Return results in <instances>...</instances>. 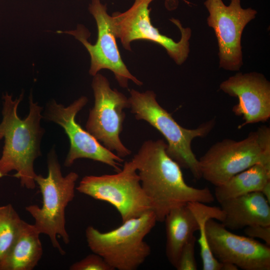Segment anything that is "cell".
Returning <instances> with one entry per match:
<instances>
[{
	"mask_svg": "<svg viewBox=\"0 0 270 270\" xmlns=\"http://www.w3.org/2000/svg\"></svg>",
	"mask_w": 270,
	"mask_h": 270,
	"instance_id": "484cf974",
	"label": "cell"
},
{
	"mask_svg": "<svg viewBox=\"0 0 270 270\" xmlns=\"http://www.w3.org/2000/svg\"><path fill=\"white\" fill-rule=\"evenodd\" d=\"M224 213L220 207L193 202L172 210L166 216V258L176 268L186 243L199 230L202 222L210 219L222 222Z\"/></svg>",
	"mask_w": 270,
	"mask_h": 270,
	"instance_id": "9a60e30c",
	"label": "cell"
},
{
	"mask_svg": "<svg viewBox=\"0 0 270 270\" xmlns=\"http://www.w3.org/2000/svg\"><path fill=\"white\" fill-rule=\"evenodd\" d=\"M246 235L252 238L263 240L266 244H270V226L253 225L244 228Z\"/></svg>",
	"mask_w": 270,
	"mask_h": 270,
	"instance_id": "7402d4cb",
	"label": "cell"
},
{
	"mask_svg": "<svg viewBox=\"0 0 270 270\" xmlns=\"http://www.w3.org/2000/svg\"><path fill=\"white\" fill-rule=\"evenodd\" d=\"M238 268L236 266L232 263H222V270H238Z\"/></svg>",
	"mask_w": 270,
	"mask_h": 270,
	"instance_id": "cb8c5ba5",
	"label": "cell"
},
{
	"mask_svg": "<svg viewBox=\"0 0 270 270\" xmlns=\"http://www.w3.org/2000/svg\"><path fill=\"white\" fill-rule=\"evenodd\" d=\"M91 86L94 102L90 110L86 130L121 158L129 156L132 152L120 137L126 117L124 110L130 108L128 98L112 89L108 79L100 73L93 76Z\"/></svg>",
	"mask_w": 270,
	"mask_h": 270,
	"instance_id": "30bf717a",
	"label": "cell"
},
{
	"mask_svg": "<svg viewBox=\"0 0 270 270\" xmlns=\"http://www.w3.org/2000/svg\"><path fill=\"white\" fill-rule=\"evenodd\" d=\"M196 238L193 236L183 246L176 268L178 270H196L197 264L194 256Z\"/></svg>",
	"mask_w": 270,
	"mask_h": 270,
	"instance_id": "ffe728a7",
	"label": "cell"
},
{
	"mask_svg": "<svg viewBox=\"0 0 270 270\" xmlns=\"http://www.w3.org/2000/svg\"><path fill=\"white\" fill-rule=\"evenodd\" d=\"M88 102V98L82 96L66 106L51 100L46 104L43 119L60 126L68 138L70 148L64 166H71L78 159L87 158L107 164L118 172L124 160L102 146L76 121L77 114Z\"/></svg>",
	"mask_w": 270,
	"mask_h": 270,
	"instance_id": "8fae6325",
	"label": "cell"
},
{
	"mask_svg": "<svg viewBox=\"0 0 270 270\" xmlns=\"http://www.w3.org/2000/svg\"><path fill=\"white\" fill-rule=\"evenodd\" d=\"M22 222L12 204L0 206V267L16 242Z\"/></svg>",
	"mask_w": 270,
	"mask_h": 270,
	"instance_id": "d6986e66",
	"label": "cell"
},
{
	"mask_svg": "<svg viewBox=\"0 0 270 270\" xmlns=\"http://www.w3.org/2000/svg\"><path fill=\"white\" fill-rule=\"evenodd\" d=\"M76 189L114 206L122 222L151 210L138 173L130 161L126 162L122 170L115 174L84 176Z\"/></svg>",
	"mask_w": 270,
	"mask_h": 270,
	"instance_id": "ba28073f",
	"label": "cell"
},
{
	"mask_svg": "<svg viewBox=\"0 0 270 270\" xmlns=\"http://www.w3.org/2000/svg\"><path fill=\"white\" fill-rule=\"evenodd\" d=\"M40 235L34 224L22 220L16 242L0 270L34 269L43 254Z\"/></svg>",
	"mask_w": 270,
	"mask_h": 270,
	"instance_id": "e0dca14e",
	"label": "cell"
},
{
	"mask_svg": "<svg viewBox=\"0 0 270 270\" xmlns=\"http://www.w3.org/2000/svg\"><path fill=\"white\" fill-rule=\"evenodd\" d=\"M46 160L47 176L37 174L35 178L42 194V206L30 204L25 209L34 220V225L40 234L47 235L53 248L64 255L57 238H61L65 244L70 242L66 227V209L74 198L78 175L74 172L62 175L54 146L48 154Z\"/></svg>",
	"mask_w": 270,
	"mask_h": 270,
	"instance_id": "3957f363",
	"label": "cell"
},
{
	"mask_svg": "<svg viewBox=\"0 0 270 270\" xmlns=\"http://www.w3.org/2000/svg\"><path fill=\"white\" fill-rule=\"evenodd\" d=\"M170 0V1H175L176 0Z\"/></svg>",
	"mask_w": 270,
	"mask_h": 270,
	"instance_id": "d4e9b609",
	"label": "cell"
},
{
	"mask_svg": "<svg viewBox=\"0 0 270 270\" xmlns=\"http://www.w3.org/2000/svg\"><path fill=\"white\" fill-rule=\"evenodd\" d=\"M156 222L154 213L150 210L108 232H101L88 226L85 232L88 246L113 270H136L151 253L150 247L144 239Z\"/></svg>",
	"mask_w": 270,
	"mask_h": 270,
	"instance_id": "5b68a950",
	"label": "cell"
},
{
	"mask_svg": "<svg viewBox=\"0 0 270 270\" xmlns=\"http://www.w3.org/2000/svg\"><path fill=\"white\" fill-rule=\"evenodd\" d=\"M94 19L98 30L94 44L88 40L90 34L83 25L78 24L74 30L58 32L74 36L86 48L90 56L89 74L94 76L102 70L111 71L119 86L128 88L132 80L141 86L143 82L132 74L124 63L116 42L112 18L108 12L106 4L101 0H92L88 8Z\"/></svg>",
	"mask_w": 270,
	"mask_h": 270,
	"instance_id": "52a82bcc",
	"label": "cell"
},
{
	"mask_svg": "<svg viewBox=\"0 0 270 270\" xmlns=\"http://www.w3.org/2000/svg\"><path fill=\"white\" fill-rule=\"evenodd\" d=\"M220 88L228 95L236 97L238 103L232 112L241 116L244 122L238 128L260 122L270 118V82L260 73H236L222 82Z\"/></svg>",
	"mask_w": 270,
	"mask_h": 270,
	"instance_id": "5bb4252c",
	"label": "cell"
},
{
	"mask_svg": "<svg viewBox=\"0 0 270 270\" xmlns=\"http://www.w3.org/2000/svg\"><path fill=\"white\" fill-rule=\"evenodd\" d=\"M24 96V91L15 99L8 92L2 94L0 140H4V145L0 158V178L14 170V176L20 180L21 186L34 190L38 174L34 163L42 155L40 146L46 132L40 125L44 108L34 101L31 92L28 114L21 118L18 109Z\"/></svg>",
	"mask_w": 270,
	"mask_h": 270,
	"instance_id": "7a4b0ae2",
	"label": "cell"
},
{
	"mask_svg": "<svg viewBox=\"0 0 270 270\" xmlns=\"http://www.w3.org/2000/svg\"><path fill=\"white\" fill-rule=\"evenodd\" d=\"M129 92L130 108L135 118L146 121L157 130L166 140L168 156L181 168L188 170L195 178H201L199 160L192 150V144L194 138L208 135L214 126L215 119L202 123L196 128H186L180 126L160 106L154 91L140 92L132 89Z\"/></svg>",
	"mask_w": 270,
	"mask_h": 270,
	"instance_id": "277c9868",
	"label": "cell"
},
{
	"mask_svg": "<svg viewBox=\"0 0 270 270\" xmlns=\"http://www.w3.org/2000/svg\"><path fill=\"white\" fill-rule=\"evenodd\" d=\"M206 238L214 256L244 270H270V248L248 236L228 230L222 223L210 219L205 224Z\"/></svg>",
	"mask_w": 270,
	"mask_h": 270,
	"instance_id": "4fadbf2b",
	"label": "cell"
},
{
	"mask_svg": "<svg viewBox=\"0 0 270 270\" xmlns=\"http://www.w3.org/2000/svg\"><path fill=\"white\" fill-rule=\"evenodd\" d=\"M230 0L228 6L222 0H206L204 5L209 13L208 24L217 38L220 67L238 71L243 64L242 33L246 25L256 18L257 12L250 8H242L240 0Z\"/></svg>",
	"mask_w": 270,
	"mask_h": 270,
	"instance_id": "7c38bea8",
	"label": "cell"
},
{
	"mask_svg": "<svg viewBox=\"0 0 270 270\" xmlns=\"http://www.w3.org/2000/svg\"><path fill=\"white\" fill-rule=\"evenodd\" d=\"M154 0H134L132 6L121 12H116L112 15L114 30L122 47L131 51L132 43L136 40H146L157 44L166 50L168 55L178 65L182 64L187 59L190 52L189 40L192 30L183 28L179 20H170L179 29L181 37L176 42L172 38L160 34L152 23L150 4Z\"/></svg>",
	"mask_w": 270,
	"mask_h": 270,
	"instance_id": "9c48e42d",
	"label": "cell"
},
{
	"mask_svg": "<svg viewBox=\"0 0 270 270\" xmlns=\"http://www.w3.org/2000/svg\"><path fill=\"white\" fill-rule=\"evenodd\" d=\"M268 202L270 203V181L266 182L260 191Z\"/></svg>",
	"mask_w": 270,
	"mask_h": 270,
	"instance_id": "603a6c76",
	"label": "cell"
},
{
	"mask_svg": "<svg viewBox=\"0 0 270 270\" xmlns=\"http://www.w3.org/2000/svg\"><path fill=\"white\" fill-rule=\"evenodd\" d=\"M270 181V165L258 162L216 186L214 196L222 202L254 192H260Z\"/></svg>",
	"mask_w": 270,
	"mask_h": 270,
	"instance_id": "ac0fdd59",
	"label": "cell"
},
{
	"mask_svg": "<svg viewBox=\"0 0 270 270\" xmlns=\"http://www.w3.org/2000/svg\"><path fill=\"white\" fill-rule=\"evenodd\" d=\"M161 139L144 142L130 161L138 171L142 188L157 222H164L172 209L188 202L210 204L214 196L208 188H196L185 182L180 166L167 154Z\"/></svg>",
	"mask_w": 270,
	"mask_h": 270,
	"instance_id": "6da1fadb",
	"label": "cell"
},
{
	"mask_svg": "<svg viewBox=\"0 0 270 270\" xmlns=\"http://www.w3.org/2000/svg\"><path fill=\"white\" fill-rule=\"evenodd\" d=\"M70 270H113L104 259L93 253L72 264Z\"/></svg>",
	"mask_w": 270,
	"mask_h": 270,
	"instance_id": "44dd1931",
	"label": "cell"
},
{
	"mask_svg": "<svg viewBox=\"0 0 270 270\" xmlns=\"http://www.w3.org/2000/svg\"><path fill=\"white\" fill-rule=\"evenodd\" d=\"M202 177L215 186L258 162L270 165V128L262 125L244 139H223L198 160Z\"/></svg>",
	"mask_w": 270,
	"mask_h": 270,
	"instance_id": "8992f818",
	"label": "cell"
},
{
	"mask_svg": "<svg viewBox=\"0 0 270 270\" xmlns=\"http://www.w3.org/2000/svg\"><path fill=\"white\" fill-rule=\"evenodd\" d=\"M224 213L222 224L237 230L253 225L270 226V204L260 192H254L220 203Z\"/></svg>",
	"mask_w": 270,
	"mask_h": 270,
	"instance_id": "2e32d148",
	"label": "cell"
}]
</instances>
